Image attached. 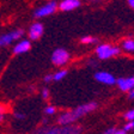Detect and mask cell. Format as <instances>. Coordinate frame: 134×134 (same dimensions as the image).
I'll return each instance as SVG.
<instances>
[{"label": "cell", "mask_w": 134, "mask_h": 134, "mask_svg": "<svg viewBox=\"0 0 134 134\" xmlns=\"http://www.w3.org/2000/svg\"><path fill=\"white\" fill-rule=\"evenodd\" d=\"M95 42H97V38H95V37L92 36H85L81 38V43H84V44H87V43H95Z\"/></svg>", "instance_id": "cell-14"}, {"label": "cell", "mask_w": 134, "mask_h": 134, "mask_svg": "<svg viewBox=\"0 0 134 134\" xmlns=\"http://www.w3.org/2000/svg\"><path fill=\"white\" fill-rule=\"evenodd\" d=\"M23 35H24V31L20 30V29H17V30H13L11 32L4 34V35L0 36V47H6V46L11 44L14 40H19Z\"/></svg>", "instance_id": "cell-5"}, {"label": "cell", "mask_w": 134, "mask_h": 134, "mask_svg": "<svg viewBox=\"0 0 134 134\" xmlns=\"http://www.w3.org/2000/svg\"><path fill=\"white\" fill-rule=\"evenodd\" d=\"M122 48H123V50H126V52L133 53L134 52V40H132V38L125 40L122 43Z\"/></svg>", "instance_id": "cell-12"}, {"label": "cell", "mask_w": 134, "mask_h": 134, "mask_svg": "<svg viewBox=\"0 0 134 134\" xmlns=\"http://www.w3.org/2000/svg\"><path fill=\"white\" fill-rule=\"evenodd\" d=\"M128 96H129V98H134V86L128 91Z\"/></svg>", "instance_id": "cell-20"}, {"label": "cell", "mask_w": 134, "mask_h": 134, "mask_svg": "<svg viewBox=\"0 0 134 134\" xmlns=\"http://www.w3.org/2000/svg\"><path fill=\"white\" fill-rule=\"evenodd\" d=\"M55 110L56 109L54 108L53 105H48L44 111H46V114H48V115H53V114H55Z\"/></svg>", "instance_id": "cell-16"}, {"label": "cell", "mask_w": 134, "mask_h": 134, "mask_svg": "<svg viewBox=\"0 0 134 134\" xmlns=\"http://www.w3.org/2000/svg\"><path fill=\"white\" fill-rule=\"evenodd\" d=\"M31 48V43L30 41L28 40H22L20 42H18L13 48V53L14 54H23V53H26L29 52Z\"/></svg>", "instance_id": "cell-11"}, {"label": "cell", "mask_w": 134, "mask_h": 134, "mask_svg": "<svg viewBox=\"0 0 134 134\" xmlns=\"http://www.w3.org/2000/svg\"><path fill=\"white\" fill-rule=\"evenodd\" d=\"M128 5L134 10V0H128Z\"/></svg>", "instance_id": "cell-22"}, {"label": "cell", "mask_w": 134, "mask_h": 134, "mask_svg": "<svg viewBox=\"0 0 134 134\" xmlns=\"http://www.w3.org/2000/svg\"><path fill=\"white\" fill-rule=\"evenodd\" d=\"M70 60V53L67 50L62 49V48H59V49H55L52 54V61L55 66L61 67L64 65H66Z\"/></svg>", "instance_id": "cell-4"}, {"label": "cell", "mask_w": 134, "mask_h": 134, "mask_svg": "<svg viewBox=\"0 0 134 134\" xmlns=\"http://www.w3.org/2000/svg\"><path fill=\"white\" fill-rule=\"evenodd\" d=\"M3 121H4V115H3V114H0V123L3 122Z\"/></svg>", "instance_id": "cell-24"}, {"label": "cell", "mask_w": 134, "mask_h": 134, "mask_svg": "<svg viewBox=\"0 0 134 134\" xmlns=\"http://www.w3.org/2000/svg\"><path fill=\"white\" fill-rule=\"evenodd\" d=\"M42 34H43V24L42 23L36 22L31 24L30 29H29V38L32 41H36L42 36Z\"/></svg>", "instance_id": "cell-8"}, {"label": "cell", "mask_w": 134, "mask_h": 134, "mask_svg": "<svg viewBox=\"0 0 134 134\" xmlns=\"http://www.w3.org/2000/svg\"><path fill=\"white\" fill-rule=\"evenodd\" d=\"M89 1H91V3H98V1H102V0H89Z\"/></svg>", "instance_id": "cell-25"}, {"label": "cell", "mask_w": 134, "mask_h": 134, "mask_svg": "<svg viewBox=\"0 0 134 134\" xmlns=\"http://www.w3.org/2000/svg\"><path fill=\"white\" fill-rule=\"evenodd\" d=\"M113 134H126V131L125 129H115Z\"/></svg>", "instance_id": "cell-19"}, {"label": "cell", "mask_w": 134, "mask_h": 134, "mask_svg": "<svg viewBox=\"0 0 134 134\" xmlns=\"http://www.w3.org/2000/svg\"><path fill=\"white\" fill-rule=\"evenodd\" d=\"M42 97L44 98V99H48V97H49V91H48V89H43V91H42Z\"/></svg>", "instance_id": "cell-17"}, {"label": "cell", "mask_w": 134, "mask_h": 134, "mask_svg": "<svg viewBox=\"0 0 134 134\" xmlns=\"http://www.w3.org/2000/svg\"><path fill=\"white\" fill-rule=\"evenodd\" d=\"M50 80H53V75H52V74H47L44 77V81H46V83H49Z\"/></svg>", "instance_id": "cell-18"}, {"label": "cell", "mask_w": 134, "mask_h": 134, "mask_svg": "<svg viewBox=\"0 0 134 134\" xmlns=\"http://www.w3.org/2000/svg\"><path fill=\"white\" fill-rule=\"evenodd\" d=\"M96 108H97V103H95V102H90V103L79 105L78 108H75L72 111H67L60 115V117L58 119V123L59 125H70V123H73L74 121L78 120L79 117L84 116L85 114H89L90 111H93Z\"/></svg>", "instance_id": "cell-1"}, {"label": "cell", "mask_w": 134, "mask_h": 134, "mask_svg": "<svg viewBox=\"0 0 134 134\" xmlns=\"http://www.w3.org/2000/svg\"><path fill=\"white\" fill-rule=\"evenodd\" d=\"M79 6H80V0H62L60 5H59V8L61 11L68 12L78 8Z\"/></svg>", "instance_id": "cell-9"}, {"label": "cell", "mask_w": 134, "mask_h": 134, "mask_svg": "<svg viewBox=\"0 0 134 134\" xmlns=\"http://www.w3.org/2000/svg\"><path fill=\"white\" fill-rule=\"evenodd\" d=\"M0 111H4V108H3V107H0Z\"/></svg>", "instance_id": "cell-26"}, {"label": "cell", "mask_w": 134, "mask_h": 134, "mask_svg": "<svg viewBox=\"0 0 134 134\" xmlns=\"http://www.w3.org/2000/svg\"><path fill=\"white\" fill-rule=\"evenodd\" d=\"M56 8H58V4H56L55 1H50V3L41 6L40 8H37L36 11H35V13H34V16L36 17V18H43V17L53 14L54 12L56 11Z\"/></svg>", "instance_id": "cell-6"}, {"label": "cell", "mask_w": 134, "mask_h": 134, "mask_svg": "<svg viewBox=\"0 0 134 134\" xmlns=\"http://www.w3.org/2000/svg\"><path fill=\"white\" fill-rule=\"evenodd\" d=\"M116 84L119 85L120 90L129 91L134 86V77H131V78H120L116 80Z\"/></svg>", "instance_id": "cell-10"}, {"label": "cell", "mask_w": 134, "mask_h": 134, "mask_svg": "<svg viewBox=\"0 0 134 134\" xmlns=\"http://www.w3.org/2000/svg\"><path fill=\"white\" fill-rule=\"evenodd\" d=\"M66 75H67V71L61 70V71H59V72H56L55 74L53 75V80L59 81V80H61V79H64Z\"/></svg>", "instance_id": "cell-13"}, {"label": "cell", "mask_w": 134, "mask_h": 134, "mask_svg": "<svg viewBox=\"0 0 134 134\" xmlns=\"http://www.w3.org/2000/svg\"><path fill=\"white\" fill-rule=\"evenodd\" d=\"M96 54L100 60H105V59L113 58L115 55H119L120 49L117 47H113L110 44H100L96 48Z\"/></svg>", "instance_id": "cell-3"}, {"label": "cell", "mask_w": 134, "mask_h": 134, "mask_svg": "<svg viewBox=\"0 0 134 134\" xmlns=\"http://www.w3.org/2000/svg\"><path fill=\"white\" fill-rule=\"evenodd\" d=\"M125 119L127 121L134 120V109H133V110H129V111L126 113V114H125Z\"/></svg>", "instance_id": "cell-15"}, {"label": "cell", "mask_w": 134, "mask_h": 134, "mask_svg": "<svg viewBox=\"0 0 134 134\" xmlns=\"http://www.w3.org/2000/svg\"><path fill=\"white\" fill-rule=\"evenodd\" d=\"M114 131H115V128H109V129H107V131L104 132V134H113L114 133Z\"/></svg>", "instance_id": "cell-21"}, {"label": "cell", "mask_w": 134, "mask_h": 134, "mask_svg": "<svg viewBox=\"0 0 134 134\" xmlns=\"http://www.w3.org/2000/svg\"><path fill=\"white\" fill-rule=\"evenodd\" d=\"M95 79L102 84H105V85H114V84H116V78H115L114 75L108 72H103V71L102 72L100 71L99 72H96Z\"/></svg>", "instance_id": "cell-7"}, {"label": "cell", "mask_w": 134, "mask_h": 134, "mask_svg": "<svg viewBox=\"0 0 134 134\" xmlns=\"http://www.w3.org/2000/svg\"><path fill=\"white\" fill-rule=\"evenodd\" d=\"M16 117H17V119H24V115H23V114H18V113H17Z\"/></svg>", "instance_id": "cell-23"}, {"label": "cell", "mask_w": 134, "mask_h": 134, "mask_svg": "<svg viewBox=\"0 0 134 134\" xmlns=\"http://www.w3.org/2000/svg\"><path fill=\"white\" fill-rule=\"evenodd\" d=\"M81 128L79 126L70 125H60V127H52L47 129H41L40 134H80Z\"/></svg>", "instance_id": "cell-2"}]
</instances>
